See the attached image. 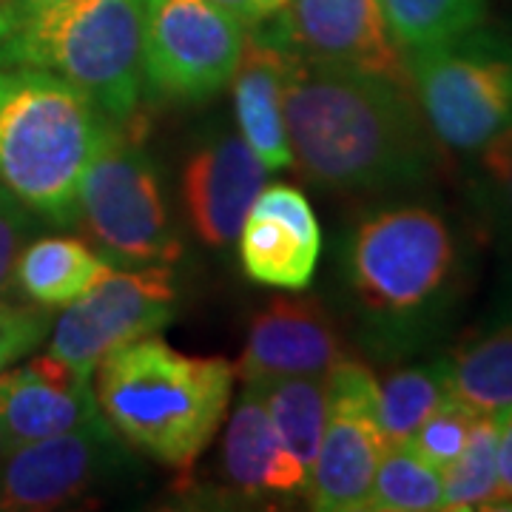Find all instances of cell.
Wrapping results in <instances>:
<instances>
[{"instance_id": "1", "label": "cell", "mask_w": 512, "mask_h": 512, "mask_svg": "<svg viewBox=\"0 0 512 512\" xmlns=\"http://www.w3.org/2000/svg\"><path fill=\"white\" fill-rule=\"evenodd\" d=\"M282 114L293 163L325 188L387 191L421 183L439 157L410 86L293 49Z\"/></svg>"}, {"instance_id": "2", "label": "cell", "mask_w": 512, "mask_h": 512, "mask_svg": "<svg viewBox=\"0 0 512 512\" xmlns=\"http://www.w3.org/2000/svg\"><path fill=\"white\" fill-rule=\"evenodd\" d=\"M237 370L222 356H188L160 336L111 350L94 396L114 433L174 470H191L228 413Z\"/></svg>"}, {"instance_id": "3", "label": "cell", "mask_w": 512, "mask_h": 512, "mask_svg": "<svg viewBox=\"0 0 512 512\" xmlns=\"http://www.w3.org/2000/svg\"><path fill=\"white\" fill-rule=\"evenodd\" d=\"M111 128L60 74L0 66V183L37 217L77 222L80 180Z\"/></svg>"}, {"instance_id": "4", "label": "cell", "mask_w": 512, "mask_h": 512, "mask_svg": "<svg viewBox=\"0 0 512 512\" xmlns=\"http://www.w3.org/2000/svg\"><path fill=\"white\" fill-rule=\"evenodd\" d=\"M146 0H60L40 12L0 3V66L74 83L109 120H126L143 89Z\"/></svg>"}, {"instance_id": "5", "label": "cell", "mask_w": 512, "mask_h": 512, "mask_svg": "<svg viewBox=\"0 0 512 512\" xmlns=\"http://www.w3.org/2000/svg\"><path fill=\"white\" fill-rule=\"evenodd\" d=\"M348 274L356 299L390 339H416L453 299L456 234L433 208H384L353 231Z\"/></svg>"}, {"instance_id": "6", "label": "cell", "mask_w": 512, "mask_h": 512, "mask_svg": "<svg viewBox=\"0 0 512 512\" xmlns=\"http://www.w3.org/2000/svg\"><path fill=\"white\" fill-rule=\"evenodd\" d=\"M410 89L441 146L476 154L512 126V46L467 35L404 57Z\"/></svg>"}, {"instance_id": "7", "label": "cell", "mask_w": 512, "mask_h": 512, "mask_svg": "<svg viewBox=\"0 0 512 512\" xmlns=\"http://www.w3.org/2000/svg\"><path fill=\"white\" fill-rule=\"evenodd\" d=\"M77 222L89 228L106 254L123 262L168 265L183 254L154 165L117 128H111L80 180Z\"/></svg>"}, {"instance_id": "8", "label": "cell", "mask_w": 512, "mask_h": 512, "mask_svg": "<svg viewBox=\"0 0 512 512\" xmlns=\"http://www.w3.org/2000/svg\"><path fill=\"white\" fill-rule=\"evenodd\" d=\"M245 37V23L214 0H146L148 83L174 100H208L231 83Z\"/></svg>"}, {"instance_id": "9", "label": "cell", "mask_w": 512, "mask_h": 512, "mask_svg": "<svg viewBox=\"0 0 512 512\" xmlns=\"http://www.w3.org/2000/svg\"><path fill=\"white\" fill-rule=\"evenodd\" d=\"M174 308L177 285L165 265H148L131 274L111 271L57 316L49 353L94 376L111 350L165 328Z\"/></svg>"}, {"instance_id": "10", "label": "cell", "mask_w": 512, "mask_h": 512, "mask_svg": "<svg viewBox=\"0 0 512 512\" xmlns=\"http://www.w3.org/2000/svg\"><path fill=\"white\" fill-rule=\"evenodd\" d=\"M330 413L305 493L313 510H367L376 467L387 450L376 419V376L348 356L328 373Z\"/></svg>"}, {"instance_id": "11", "label": "cell", "mask_w": 512, "mask_h": 512, "mask_svg": "<svg viewBox=\"0 0 512 512\" xmlns=\"http://www.w3.org/2000/svg\"><path fill=\"white\" fill-rule=\"evenodd\" d=\"M271 35L296 55L410 86L402 46L390 35L379 0H288Z\"/></svg>"}, {"instance_id": "12", "label": "cell", "mask_w": 512, "mask_h": 512, "mask_svg": "<svg viewBox=\"0 0 512 512\" xmlns=\"http://www.w3.org/2000/svg\"><path fill=\"white\" fill-rule=\"evenodd\" d=\"M120 447L106 416L66 433L12 447L0 470V507L55 510L86 493L117 461Z\"/></svg>"}, {"instance_id": "13", "label": "cell", "mask_w": 512, "mask_h": 512, "mask_svg": "<svg viewBox=\"0 0 512 512\" xmlns=\"http://www.w3.org/2000/svg\"><path fill=\"white\" fill-rule=\"evenodd\" d=\"M239 259L259 285L299 293L316 274L322 231L311 202L293 185H265L239 231Z\"/></svg>"}, {"instance_id": "14", "label": "cell", "mask_w": 512, "mask_h": 512, "mask_svg": "<svg viewBox=\"0 0 512 512\" xmlns=\"http://www.w3.org/2000/svg\"><path fill=\"white\" fill-rule=\"evenodd\" d=\"M268 185V165L245 137L225 134L202 146L183 171V197L191 225L205 245L228 248Z\"/></svg>"}, {"instance_id": "15", "label": "cell", "mask_w": 512, "mask_h": 512, "mask_svg": "<svg viewBox=\"0 0 512 512\" xmlns=\"http://www.w3.org/2000/svg\"><path fill=\"white\" fill-rule=\"evenodd\" d=\"M342 359V339L322 305L305 296H282L256 313L234 370L245 382L328 376Z\"/></svg>"}, {"instance_id": "16", "label": "cell", "mask_w": 512, "mask_h": 512, "mask_svg": "<svg viewBox=\"0 0 512 512\" xmlns=\"http://www.w3.org/2000/svg\"><path fill=\"white\" fill-rule=\"evenodd\" d=\"M94 416H100V407L92 376L60 362L52 353L0 373V419L9 450L66 433Z\"/></svg>"}, {"instance_id": "17", "label": "cell", "mask_w": 512, "mask_h": 512, "mask_svg": "<svg viewBox=\"0 0 512 512\" xmlns=\"http://www.w3.org/2000/svg\"><path fill=\"white\" fill-rule=\"evenodd\" d=\"M291 49L274 35L245 37L242 57L234 69V106L245 143L259 154L268 171L293 165L291 143L285 134V80Z\"/></svg>"}, {"instance_id": "18", "label": "cell", "mask_w": 512, "mask_h": 512, "mask_svg": "<svg viewBox=\"0 0 512 512\" xmlns=\"http://www.w3.org/2000/svg\"><path fill=\"white\" fill-rule=\"evenodd\" d=\"M225 478L248 495L299 493L308 470L285 450L256 384L245 382L222 441Z\"/></svg>"}, {"instance_id": "19", "label": "cell", "mask_w": 512, "mask_h": 512, "mask_svg": "<svg viewBox=\"0 0 512 512\" xmlns=\"http://www.w3.org/2000/svg\"><path fill=\"white\" fill-rule=\"evenodd\" d=\"M450 396L473 413L498 416L512 407V308L461 342L444 362Z\"/></svg>"}, {"instance_id": "20", "label": "cell", "mask_w": 512, "mask_h": 512, "mask_svg": "<svg viewBox=\"0 0 512 512\" xmlns=\"http://www.w3.org/2000/svg\"><path fill=\"white\" fill-rule=\"evenodd\" d=\"M111 271L109 259L94 254L83 239L46 237L23 248L15 282L40 308H66Z\"/></svg>"}, {"instance_id": "21", "label": "cell", "mask_w": 512, "mask_h": 512, "mask_svg": "<svg viewBox=\"0 0 512 512\" xmlns=\"http://www.w3.org/2000/svg\"><path fill=\"white\" fill-rule=\"evenodd\" d=\"M251 384L262 393L285 450L311 473L330 413L328 376H282L254 379Z\"/></svg>"}, {"instance_id": "22", "label": "cell", "mask_w": 512, "mask_h": 512, "mask_svg": "<svg viewBox=\"0 0 512 512\" xmlns=\"http://www.w3.org/2000/svg\"><path fill=\"white\" fill-rule=\"evenodd\" d=\"M384 23L404 52L439 46L484 23L487 0H379Z\"/></svg>"}, {"instance_id": "23", "label": "cell", "mask_w": 512, "mask_h": 512, "mask_svg": "<svg viewBox=\"0 0 512 512\" xmlns=\"http://www.w3.org/2000/svg\"><path fill=\"white\" fill-rule=\"evenodd\" d=\"M376 419L387 444H407L450 390L444 367H399L376 379Z\"/></svg>"}, {"instance_id": "24", "label": "cell", "mask_w": 512, "mask_h": 512, "mask_svg": "<svg viewBox=\"0 0 512 512\" xmlns=\"http://www.w3.org/2000/svg\"><path fill=\"white\" fill-rule=\"evenodd\" d=\"M444 510H501L498 493V419L478 416L467 447L441 470Z\"/></svg>"}, {"instance_id": "25", "label": "cell", "mask_w": 512, "mask_h": 512, "mask_svg": "<svg viewBox=\"0 0 512 512\" xmlns=\"http://www.w3.org/2000/svg\"><path fill=\"white\" fill-rule=\"evenodd\" d=\"M367 510L433 512L444 510L441 470L427 464L410 444H387L370 487Z\"/></svg>"}, {"instance_id": "26", "label": "cell", "mask_w": 512, "mask_h": 512, "mask_svg": "<svg viewBox=\"0 0 512 512\" xmlns=\"http://www.w3.org/2000/svg\"><path fill=\"white\" fill-rule=\"evenodd\" d=\"M481 413H473L467 404H461L453 396H447L444 402L427 416V421L416 430V436L407 441L413 453H419L427 464L444 470L447 464H453L458 453L467 447L470 430Z\"/></svg>"}, {"instance_id": "27", "label": "cell", "mask_w": 512, "mask_h": 512, "mask_svg": "<svg viewBox=\"0 0 512 512\" xmlns=\"http://www.w3.org/2000/svg\"><path fill=\"white\" fill-rule=\"evenodd\" d=\"M476 154L481 202L512 237V126Z\"/></svg>"}, {"instance_id": "28", "label": "cell", "mask_w": 512, "mask_h": 512, "mask_svg": "<svg viewBox=\"0 0 512 512\" xmlns=\"http://www.w3.org/2000/svg\"><path fill=\"white\" fill-rule=\"evenodd\" d=\"M49 328L52 322L43 308L0 299V373L29 356L46 339Z\"/></svg>"}, {"instance_id": "29", "label": "cell", "mask_w": 512, "mask_h": 512, "mask_svg": "<svg viewBox=\"0 0 512 512\" xmlns=\"http://www.w3.org/2000/svg\"><path fill=\"white\" fill-rule=\"evenodd\" d=\"M32 234H35L32 211L0 183V293L12 291L18 259Z\"/></svg>"}, {"instance_id": "30", "label": "cell", "mask_w": 512, "mask_h": 512, "mask_svg": "<svg viewBox=\"0 0 512 512\" xmlns=\"http://www.w3.org/2000/svg\"><path fill=\"white\" fill-rule=\"evenodd\" d=\"M498 493L501 510H512V407L498 413Z\"/></svg>"}, {"instance_id": "31", "label": "cell", "mask_w": 512, "mask_h": 512, "mask_svg": "<svg viewBox=\"0 0 512 512\" xmlns=\"http://www.w3.org/2000/svg\"><path fill=\"white\" fill-rule=\"evenodd\" d=\"M214 3L228 9L245 26H262V23L274 20L288 0H214Z\"/></svg>"}, {"instance_id": "32", "label": "cell", "mask_w": 512, "mask_h": 512, "mask_svg": "<svg viewBox=\"0 0 512 512\" xmlns=\"http://www.w3.org/2000/svg\"><path fill=\"white\" fill-rule=\"evenodd\" d=\"M9 9H15V12H23V15H29V12H40V9H46V6H52V3H60V0H3Z\"/></svg>"}, {"instance_id": "33", "label": "cell", "mask_w": 512, "mask_h": 512, "mask_svg": "<svg viewBox=\"0 0 512 512\" xmlns=\"http://www.w3.org/2000/svg\"><path fill=\"white\" fill-rule=\"evenodd\" d=\"M9 453V439H6V427H3V419H0V461Z\"/></svg>"}, {"instance_id": "34", "label": "cell", "mask_w": 512, "mask_h": 512, "mask_svg": "<svg viewBox=\"0 0 512 512\" xmlns=\"http://www.w3.org/2000/svg\"><path fill=\"white\" fill-rule=\"evenodd\" d=\"M0 3H3V0H0Z\"/></svg>"}]
</instances>
